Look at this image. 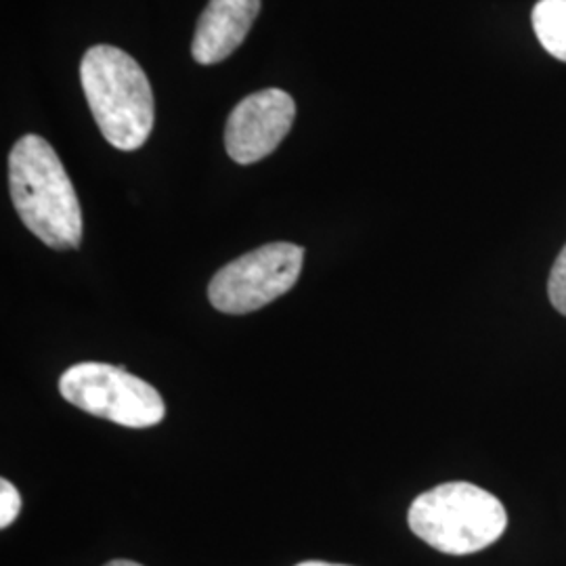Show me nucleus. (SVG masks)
<instances>
[{
    "instance_id": "39448f33",
    "label": "nucleus",
    "mask_w": 566,
    "mask_h": 566,
    "mask_svg": "<svg viewBox=\"0 0 566 566\" xmlns=\"http://www.w3.org/2000/svg\"><path fill=\"white\" fill-rule=\"evenodd\" d=\"M303 263L301 245L266 243L224 264L208 285V298L217 311L227 315L259 311L294 287Z\"/></svg>"
},
{
    "instance_id": "0eeeda50",
    "label": "nucleus",
    "mask_w": 566,
    "mask_h": 566,
    "mask_svg": "<svg viewBox=\"0 0 566 566\" xmlns=\"http://www.w3.org/2000/svg\"><path fill=\"white\" fill-rule=\"evenodd\" d=\"M261 13V0H210L198 21L191 55L200 65L227 60L248 36Z\"/></svg>"
},
{
    "instance_id": "f8f14e48",
    "label": "nucleus",
    "mask_w": 566,
    "mask_h": 566,
    "mask_svg": "<svg viewBox=\"0 0 566 566\" xmlns=\"http://www.w3.org/2000/svg\"><path fill=\"white\" fill-rule=\"evenodd\" d=\"M296 566H348V565H332V563H322V560H308V563H301Z\"/></svg>"
},
{
    "instance_id": "9b49d317",
    "label": "nucleus",
    "mask_w": 566,
    "mask_h": 566,
    "mask_svg": "<svg viewBox=\"0 0 566 566\" xmlns=\"http://www.w3.org/2000/svg\"><path fill=\"white\" fill-rule=\"evenodd\" d=\"M105 566H143L139 563H133V560H112V563H107Z\"/></svg>"
},
{
    "instance_id": "f257e3e1",
    "label": "nucleus",
    "mask_w": 566,
    "mask_h": 566,
    "mask_svg": "<svg viewBox=\"0 0 566 566\" xmlns=\"http://www.w3.org/2000/svg\"><path fill=\"white\" fill-rule=\"evenodd\" d=\"M13 206L42 243L74 250L82 242V210L76 189L55 149L39 135H25L9 156Z\"/></svg>"
},
{
    "instance_id": "7ed1b4c3",
    "label": "nucleus",
    "mask_w": 566,
    "mask_h": 566,
    "mask_svg": "<svg viewBox=\"0 0 566 566\" xmlns=\"http://www.w3.org/2000/svg\"><path fill=\"white\" fill-rule=\"evenodd\" d=\"M407 521L428 546L465 556L495 544L506 531L507 514L502 502L485 489L446 483L418 495Z\"/></svg>"
},
{
    "instance_id": "6e6552de",
    "label": "nucleus",
    "mask_w": 566,
    "mask_h": 566,
    "mask_svg": "<svg viewBox=\"0 0 566 566\" xmlns=\"http://www.w3.org/2000/svg\"><path fill=\"white\" fill-rule=\"evenodd\" d=\"M531 20L542 46L566 63V0H539Z\"/></svg>"
},
{
    "instance_id": "9d476101",
    "label": "nucleus",
    "mask_w": 566,
    "mask_h": 566,
    "mask_svg": "<svg viewBox=\"0 0 566 566\" xmlns=\"http://www.w3.org/2000/svg\"><path fill=\"white\" fill-rule=\"evenodd\" d=\"M21 512V495L13 483H9L7 479L0 481V526L13 525L15 518Z\"/></svg>"
},
{
    "instance_id": "1a4fd4ad",
    "label": "nucleus",
    "mask_w": 566,
    "mask_h": 566,
    "mask_svg": "<svg viewBox=\"0 0 566 566\" xmlns=\"http://www.w3.org/2000/svg\"><path fill=\"white\" fill-rule=\"evenodd\" d=\"M547 294L554 308L566 317V245L560 250L547 280Z\"/></svg>"
},
{
    "instance_id": "20e7f679",
    "label": "nucleus",
    "mask_w": 566,
    "mask_h": 566,
    "mask_svg": "<svg viewBox=\"0 0 566 566\" xmlns=\"http://www.w3.org/2000/svg\"><path fill=\"white\" fill-rule=\"evenodd\" d=\"M61 397L82 411L126 428L160 424L166 405L160 392L126 367L72 365L60 378Z\"/></svg>"
},
{
    "instance_id": "f03ea898",
    "label": "nucleus",
    "mask_w": 566,
    "mask_h": 566,
    "mask_svg": "<svg viewBox=\"0 0 566 566\" xmlns=\"http://www.w3.org/2000/svg\"><path fill=\"white\" fill-rule=\"evenodd\" d=\"M82 91L105 142L135 151L149 139L156 107L142 65L118 46L97 44L81 63Z\"/></svg>"
},
{
    "instance_id": "423d86ee",
    "label": "nucleus",
    "mask_w": 566,
    "mask_h": 566,
    "mask_svg": "<svg viewBox=\"0 0 566 566\" xmlns=\"http://www.w3.org/2000/svg\"><path fill=\"white\" fill-rule=\"evenodd\" d=\"M296 103L282 88H264L238 103L224 126V147L231 160L254 164L271 156L290 133Z\"/></svg>"
}]
</instances>
